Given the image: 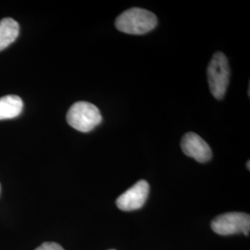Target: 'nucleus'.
<instances>
[{"label":"nucleus","instance_id":"5","mask_svg":"<svg viewBox=\"0 0 250 250\" xmlns=\"http://www.w3.org/2000/svg\"><path fill=\"white\" fill-rule=\"evenodd\" d=\"M148 183L145 180H140L117 198V207L124 211H133L139 209L145 205L148 197Z\"/></svg>","mask_w":250,"mask_h":250},{"label":"nucleus","instance_id":"7","mask_svg":"<svg viewBox=\"0 0 250 250\" xmlns=\"http://www.w3.org/2000/svg\"><path fill=\"white\" fill-rule=\"evenodd\" d=\"M23 108L22 99L15 95L0 99V121L18 117Z\"/></svg>","mask_w":250,"mask_h":250},{"label":"nucleus","instance_id":"8","mask_svg":"<svg viewBox=\"0 0 250 250\" xmlns=\"http://www.w3.org/2000/svg\"><path fill=\"white\" fill-rule=\"evenodd\" d=\"M20 25L11 18H4L0 21V51L12 44L19 36Z\"/></svg>","mask_w":250,"mask_h":250},{"label":"nucleus","instance_id":"6","mask_svg":"<svg viewBox=\"0 0 250 250\" xmlns=\"http://www.w3.org/2000/svg\"><path fill=\"white\" fill-rule=\"evenodd\" d=\"M181 147L187 156L200 163L210 161L212 157V151L209 145L195 133H188L183 136Z\"/></svg>","mask_w":250,"mask_h":250},{"label":"nucleus","instance_id":"10","mask_svg":"<svg viewBox=\"0 0 250 250\" xmlns=\"http://www.w3.org/2000/svg\"><path fill=\"white\" fill-rule=\"evenodd\" d=\"M250 161H248V164H247V166H248V170H250Z\"/></svg>","mask_w":250,"mask_h":250},{"label":"nucleus","instance_id":"3","mask_svg":"<svg viewBox=\"0 0 250 250\" xmlns=\"http://www.w3.org/2000/svg\"><path fill=\"white\" fill-rule=\"evenodd\" d=\"M208 87L216 99H223L229 85L231 71L226 56L222 52L213 55L208 67Z\"/></svg>","mask_w":250,"mask_h":250},{"label":"nucleus","instance_id":"1","mask_svg":"<svg viewBox=\"0 0 250 250\" xmlns=\"http://www.w3.org/2000/svg\"><path fill=\"white\" fill-rule=\"evenodd\" d=\"M158 24V19L151 11L133 8L124 11L115 21L120 32L128 35L142 36L149 33Z\"/></svg>","mask_w":250,"mask_h":250},{"label":"nucleus","instance_id":"9","mask_svg":"<svg viewBox=\"0 0 250 250\" xmlns=\"http://www.w3.org/2000/svg\"><path fill=\"white\" fill-rule=\"evenodd\" d=\"M36 250H64L62 247L54 242H45Z\"/></svg>","mask_w":250,"mask_h":250},{"label":"nucleus","instance_id":"4","mask_svg":"<svg viewBox=\"0 0 250 250\" xmlns=\"http://www.w3.org/2000/svg\"><path fill=\"white\" fill-rule=\"evenodd\" d=\"M211 228L217 234L231 235L243 232L249 235L250 216L243 212H228L216 217L211 222Z\"/></svg>","mask_w":250,"mask_h":250},{"label":"nucleus","instance_id":"2","mask_svg":"<svg viewBox=\"0 0 250 250\" xmlns=\"http://www.w3.org/2000/svg\"><path fill=\"white\" fill-rule=\"evenodd\" d=\"M67 123L82 133H89L102 123L99 107L86 101L76 102L67 112Z\"/></svg>","mask_w":250,"mask_h":250},{"label":"nucleus","instance_id":"11","mask_svg":"<svg viewBox=\"0 0 250 250\" xmlns=\"http://www.w3.org/2000/svg\"></svg>","mask_w":250,"mask_h":250}]
</instances>
